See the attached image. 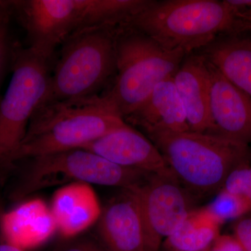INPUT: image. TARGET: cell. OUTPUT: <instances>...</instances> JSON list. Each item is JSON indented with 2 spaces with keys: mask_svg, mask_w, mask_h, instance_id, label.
<instances>
[{
  "mask_svg": "<svg viewBox=\"0 0 251 251\" xmlns=\"http://www.w3.org/2000/svg\"><path fill=\"white\" fill-rule=\"evenodd\" d=\"M120 24H105L74 33L62 43L43 101L79 100L100 96L116 75Z\"/></svg>",
  "mask_w": 251,
  "mask_h": 251,
  "instance_id": "8992f818",
  "label": "cell"
},
{
  "mask_svg": "<svg viewBox=\"0 0 251 251\" xmlns=\"http://www.w3.org/2000/svg\"><path fill=\"white\" fill-rule=\"evenodd\" d=\"M180 184L193 197L219 193L229 175L249 166V145L234 140L188 130L148 134Z\"/></svg>",
  "mask_w": 251,
  "mask_h": 251,
  "instance_id": "6da1fadb",
  "label": "cell"
},
{
  "mask_svg": "<svg viewBox=\"0 0 251 251\" xmlns=\"http://www.w3.org/2000/svg\"><path fill=\"white\" fill-rule=\"evenodd\" d=\"M3 213L4 211H3L2 206L0 202V251H24L19 248L15 247L13 244H10L3 235L1 229V219Z\"/></svg>",
  "mask_w": 251,
  "mask_h": 251,
  "instance_id": "d4e9b609",
  "label": "cell"
},
{
  "mask_svg": "<svg viewBox=\"0 0 251 251\" xmlns=\"http://www.w3.org/2000/svg\"><path fill=\"white\" fill-rule=\"evenodd\" d=\"M209 251H244L233 236L219 235L209 248Z\"/></svg>",
  "mask_w": 251,
  "mask_h": 251,
  "instance_id": "44dd1931",
  "label": "cell"
},
{
  "mask_svg": "<svg viewBox=\"0 0 251 251\" xmlns=\"http://www.w3.org/2000/svg\"><path fill=\"white\" fill-rule=\"evenodd\" d=\"M209 251V249H206V250H204V251Z\"/></svg>",
  "mask_w": 251,
  "mask_h": 251,
  "instance_id": "4316f807",
  "label": "cell"
},
{
  "mask_svg": "<svg viewBox=\"0 0 251 251\" xmlns=\"http://www.w3.org/2000/svg\"><path fill=\"white\" fill-rule=\"evenodd\" d=\"M108 203L99 214L97 230L107 251H145L138 203L129 189Z\"/></svg>",
  "mask_w": 251,
  "mask_h": 251,
  "instance_id": "7c38bea8",
  "label": "cell"
},
{
  "mask_svg": "<svg viewBox=\"0 0 251 251\" xmlns=\"http://www.w3.org/2000/svg\"><path fill=\"white\" fill-rule=\"evenodd\" d=\"M163 251H176L172 250V249H165V248H163Z\"/></svg>",
  "mask_w": 251,
  "mask_h": 251,
  "instance_id": "484cf974",
  "label": "cell"
},
{
  "mask_svg": "<svg viewBox=\"0 0 251 251\" xmlns=\"http://www.w3.org/2000/svg\"><path fill=\"white\" fill-rule=\"evenodd\" d=\"M202 54L227 80L251 97V39L232 34L211 43Z\"/></svg>",
  "mask_w": 251,
  "mask_h": 251,
  "instance_id": "9a60e30c",
  "label": "cell"
},
{
  "mask_svg": "<svg viewBox=\"0 0 251 251\" xmlns=\"http://www.w3.org/2000/svg\"><path fill=\"white\" fill-rule=\"evenodd\" d=\"M129 189L134 195L143 224L145 251H160L194 210L195 199L173 172L149 175Z\"/></svg>",
  "mask_w": 251,
  "mask_h": 251,
  "instance_id": "9c48e42d",
  "label": "cell"
},
{
  "mask_svg": "<svg viewBox=\"0 0 251 251\" xmlns=\"http://www.w3.org/2000/svg\"><path fill=\"white\" fill-rule=\"evenodd\" d=\"M59 251H107L102 245H99L89 239H77L67 243Z\"/></svg>",
  "mask_w": 251,
  "mask_h": 251,
  "instance_id": "7402d4cb",
  "label": "cell"
},
{
  "mask_svg": "<svg viewBox=\"0 0 251 251\" xmlns=\"http://www.w3.org/2000/svg\"><path fill=\"white\" fill-rule=\"evenodd\" d=\"M15 171H19L12 191L16 201L44 188L68 182L127 189L143 182L151 174L118 166L84 149L23 160L18 163Z\"/></svg>",
  "mask_w": 251,
  "mask_h": 251,
  "instance_id": "ba28073f",
  "label": "cell"
},
{
  "mask_svg": "<svg viewBox=\"0 0 251 251\" xmlns=\"http://www.w3.org/2000/svg\"><path fill=\"white\" fill-rule=\"evenodd\" d=\"M173 77L190 130L209 133V78L204 56L187 54Z\"/></svg>",
  "mask_w": 251,
  "mask_h": 251,
  "instance_id": "4fadbf2b",
  "label": "cell"
},
{
  "mask_svg": "<svg viewBox=\"0 0 251 251\" xmlns=\"http://www.w3.org/2000/svg\"><path fill=\"white\" fill-rule=\"evenodd\" d=\"M122 24L146 34L168 50L189 54L224 33L237 31L236 11L217 0L151 1Z\"/></svg>",
  "mask_w": 251,
  "mask_h": 251,
  "instance_id": "277c9868",
  "label": "cell"
},
{
  "mask_svg": "<svg viewBox=\"0 0 251 251\" xmlns=\"http://www.w3.org/2000/svg\"><path fill=\"white\" fill-rule=\"evenodd\" d=\"M81 149L97 153L125 168L153 174L171 171L154 144L129 125Z\"/></svg>",
  "mask_w": 251,
  "mask_h": 251,
  "instance_id": "8fae6325",
  "label": "cell"
},
{
  "mask_svg": "<svg viewBox=\"0 0 251 251\" xmlns=\"http://www.w3.org/2000/svg\"><path fill=\"white\" fill-rule=\"evenodd\" d=\"M150 0H14V14L29 46L46 58L74 33L105 24H120Z\"/></svg>",
  "mask_w": 251,
  "mask_h": 251,
  "instance_id": "7a4b0ae2",
  "label": "cell"
},
{
  "mask_svg": "<svg viewBox=\"0 0 251 251\" xmlns=\"http://www.w3.org/2000/svg\"><path fill=\"white\" fill-rule=\"evenodd\" d=\"M14 14V0H0V26L9 24Z\"/></svg>",
  "mask_w": 251,
  "mask_h": 251,
  "instance_id": "603a6c76",
  "label": "cell"
},
{
  "mask_svg": "<svg viewBox=\"0 0 251 251\" xmlns=\"http://www.w3.org/2000/svg\"><path fill=\"white\" fill-rule=\"evenodd\" d=\"M221 224L206 208L194 209L162 247L176 251H203L219 237Z\"/></svg>",
  "mask_w": 251,
  "mask_h": 251,
  "instance_id": "2e32d148",
  "label": "cell"
},
{
  "mask_svg": "<svg viewBox=\"0 0 251 251\" xmlns=\"http://www.w3.org/2000/svg\"><path fill=\"white\" fill-rule=\"evenodd\" d=\"M246 215L234 223L233 237L244 251H251V216Z\"/></svg>",
  "mask_w": 251,
  "mask_h": 251,
  "instance_id": "ffe728a7",
  "label": "cell"
},
{
  "mask_svg": "<svg viewBox=\"0 0 251 251\" xmlns=\"http://www.w3.org/2000/svg\"><path fill=\"white\" fill-rule=\"evenodd\" d=\"M18 42L14 41L9 24L0 26V87L6 71L11 69L15 49Z\"/></svg>",
  "mask_w": 251,
  "mask_h": 251,
  "instance_id": "d6986e66",
  "label": "cell"
},
{
  "mask_svg": "<svg viewBox=\"0 0 251 251\" xmlns=\"http://www.w3.org/2000/svg\"><path fill=\"white\" fill-rule=\"evenodd\" d=\"M125 122L140 127L147 134L190 130L173 76L158 84L143 103L125 119Z\"/></svg>",
  "mask_w": 251,
  "mask_h": 251,
  "instance_id": "5bb4252c",
  "label": "cell"
},
{
  "mask_svg": "<svg viewBox=\"0 0 251 251\" xmlns=\"http://www.w3.org/2000/svg\"><path fill=\"white\" fill-rule=\"evenodd\" d=\"M52 67V59L18 43L11 82L0 100V184L16 170V153L33 114L49 92Z\"/></svg>",
  "mask_w": 251,
  "mask_h": 251,
  "instance_id": "52a82bcc",
  "label": "cell"
},
{
  "mask_svg": "<svg viewBox=\"0 0 251 251\" xmlns=\"http://www.w3.org/2000/svg\"><path fill=\"white\" fill-rule=\"evenodd\" d=\"M127 125L99 97L42 101L33 114L16 153V165L28 158L82 148Z\"/></svg>",
  "mask_w": 251,
  "mask_h": 251,
  "instance_id": "3957f363",
  "label": "cell"
},
{
  "mask_svg": "<svg viewBox=\"0 0 251 251\" xmlns=\"http://www.w3.org/2000/svg\"><path fill=\"white\" fill-rule=\"evenodd\" d=\"M223 189L232 193L249 204L251 208V166L235 170L226 179Z\"/></svg>",
  "mask_w": 251,
  "mask_h": 251,
  "instance_id": "ac0fdd59",
  "label": "cell"
},
{
  "mask_svg": "<svg viewBox=\"0 0 251 251\" xmlns=\"http://www.w3.org/2000/svg\"><path fill=\"white\" fill-rule=\"evenodd\" d=\"M205 62L209 73L211 122L208 134L249 145L251 143V97L227 80L206 58Z\"/></svg>",
  "mask_w": 251,
  "mask_h": 251,
  "instance_id": "30bf717a",
  "label": "cell"
},
{
  "mask_svg": "<svg viewBox=\"0 0 251 251\" xmlns=\"http://www.w3.org/2000/svg\"><path fill=\"white\" fill-rule=\"evenodd\" d=\"M238 31L251 29V7L236 13Z\"/></svg>",
  "mask_w": 251,
  "mask_h": 251,
  "instance_id": "cb8c5ba5",
  "label": "cell"
},
{
  "mask_svg": "<svg viewBox=\"0 0 251 251\" xmlns=\"http://www.w3.org/2000/svg\"><path fill=\"white\" fill-rule=\"evenodd\" d=\"M206 209L220 223L228 220L238 219L249 214L251 208L240 198L222 189Z\"/></svg>",
  "mask_w": 251,
  "mask_h": 251,
  "instance_id": "e0dca14e",
  "label": "cell"
},
{
  "mask_svg": "<svg viewBox=\"0 0 251 251\" xmlns=\"http://www.w3.org/2000/svg\"><path fill=\"white\" fill-rule=\"evenodd\" d=\"M187 53L168 50L156 41L120 24L116 38L117 72L100 102L125 121L158 84L173 76Z\"/></svg>",
  "mask_w": 251,
  "mask_h": 251,
  "instance_id": "5b68a950",
  "label": "cell"
}]
</instances>
